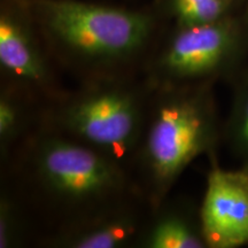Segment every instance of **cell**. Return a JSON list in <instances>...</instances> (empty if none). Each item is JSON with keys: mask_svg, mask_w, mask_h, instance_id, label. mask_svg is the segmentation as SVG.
<instances>
[{"mask_svg": "<svg viewBox=\"0 0 248 248\" xmlns=\"http://www.w3.org/2000/svg\"><path fill=\"white\" fill-rule=\"evenodd\" d=\"M200 218L207 247L237 248L248 244V168L224 170L213 163Z\"/></svg>", "mask_w": 248, "mask_h": 248, "instance_id": "7", "label": "cell"}, {"mask_svg": "<svg viewBox=\"0 0 248 248\" xmlns=\"http://www.w3.org/2000/svg\"><path fill=\"white\" fill-rule=\"evenodd\" d=\"M42 106L26 93L8 85L0 91V155L2 162L15 147L37 129Z\"/></svg>", "mask_w": 248, "mask_h": 248, "instance_id": "10", "label": "cell"}, {"mask_svg": "<svg viewBox=\"0 0 248 248\" xmlns=\"http://www.w3.org/2000/svg\"><path fill=\"white\" fill-rule=\"evenodd\" d=\"M27 237V225L22 207L8 190L0 197V248L23 246Z\"/></svg>", "mask_w": 248, "mask_h": 248, "instance_id": "12", "label": "cell"}, {"mask_svg": "<svg viewBox=\"0 0 248 248\" xmlns=\"http://www.w3.org/2000/svg\"><path fill=\"white\" fill-rule=\"evenodd\" d=\"M151 207L141 194L55 229L44 241L52 248L136 247Z\"/></svg>", "mask_w": 248, "mask_h": 248, "instance_id": "8", "label": "cell"}, {"mask_svg": "<svg viewBox=\"0 0 248 248\" xmlns=\"http://www.w3.org/2000/svg\"><path fill=\"white\" fill-rule=\"evenodd\" d=\"M29 6L6 5L0 14V73L2 85L26 93L40 106L64 91L54 67L31 29Z\"/></svg>", "mask_w": 248, "mask_h": 248, "instance_id": "6", "label": "cell"}, {"mask_svg": "<svg viewBox=\"0 0 248 248\" xmlns=\"http://www.w3.org/2000/svg\"><path fill=\"white\" fill-rule=\"evenodd\" d=\"M240 47L241 30L232 16L215 23L176 27L166 44L148 59L142 75L154 89L207 83L230 68Z\"/></svg>", "mask_w": 248, "mask_h": 248, "instance_id": "5", "label": "cell"}, {"mask_svg": "<svg viewBox=\"0 0 248 248\" xmlns=\"http://www.w3.org/2000/svg\"><path fill=\"white\" fill-rule=\"evenodd\" d=\"M139 248H203L207 247L201 228L200 209L193 212L179 198L167 197L151 209L139 234Z\"/></svg>", "mask_w": 248, "mask_h": 248, "instance_id": "9", "label": "cell"}, {"mask_svg": "<svg viewBox=\"0 0 248 248\" xmlns=\"http://www.w3.org/2000/svg\"><path fill=\"white\" fill-rule=\"evenodd\" d=\"M62 68L79 82L139 75L155 21L145 12L77 0H28Z\"/></svg>", "mask_w": 248, "mask_h": 248, "instance_id": "2", "label": "cell"}, {"mask_svg": "<svg viewBox=\"0 0 248 248\" xmlns=\"http://www.w3.org/2000/svg\"><path fill=\"white\" fill-rule=\"evenodd\" d=\"M206 83L154 89L140 142L130 166L136 187L152 209L216 138Z\"/></svg>", "mask_w": 248, "mask_h": 248, "instance_id": "3", "label": "cell"}, {"mask_svg": "<svg viewBox=\"0 0 248 248\" xmlns=\"http://www.w3.org/2000/svg\"><path fill=\"white\" fill-rule=\"evenodd\" d=\"M153 91L142 74L82 80L42 107L37 128L82 142L130 172Z\"/></svg>", "mask_w": 248, "mask_h": 248, "instance_id": "4", "label": "cell"}, {"mask_svg": "<svg viewBox=\"0 0 248 248\" xmlns=\"http://www.w3.org/2000/svg\"><path fill=\"white\" fill-rule=\"evenodd\" d=\"M229 137L234 151L243 157L248 168V77L238 89L229 123Z\"/></svg>", "mask_w": 248, "mask_h": 248, "instance_id": "13", "label": "cell"}, {"mask_svg": "<svg viewBox=\"0 0 248 248\" xmlns=\"http://www.w3.org/2000/svg\"><path fill=\"white\" fill-rule=\"evenodd\" d=\"M13 153L18 183L57 228L140 194L122 164L48 130H33Z\"/></svg>", "mask_w": 248, "mask_h": 248, "instance_id": "1", "label": "cell"}, {"mask_svg": "<svg viewBox=\"0 0 248 248\" xmlns=\"http://www.w3.org/2000/svg\"><path fill=\"white\" fill-rule=\"evenodd\" d=\"M233 0H168V12L176 27L215 23L231 16Z\"/></svg>", "mask_w": 248, "mask_h": 248, "instance_id": "11", "label": "cell"}]
</instances>
